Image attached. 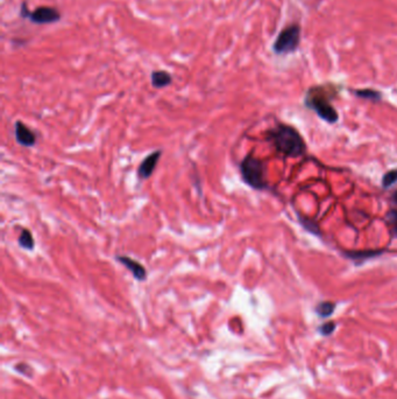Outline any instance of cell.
Segmentation results:
<instances>
[{"label":"cell","instance_id":"16","mask_svg":"<svg viewBox=\"0 0 397 399\" xmlns=\"http://www.w3.org/2000/svg\"><path fill=\"white\" fill-rule=\"evenodd\" d=\"M334 328H335V324L331 321V322H327V324L322 326L321 332H322V334H324V335H330V334L334 330Z\"/></svg>","mask_w":397,"mask_h":399},{"label":"cell","instance_id":"9","mask_svg":"<svg viewBox=\"0 0 397 399\" xmlns=\"http://www.w3.org/2000/svg\"><path fill=\"white\" fill-rule=\"evenodd\" d=\"M384 251V250H366V251H348L345 255L350 259L356 261H363L370 259V258L379 257Z\"/></svg>","mask_w":397,"mask_h":399},{"label":"cell","instance_id":"5","mask_svg":"<svg viewBox=\"0 0 397 399\" xmlns=\"http://www.w3.org/2000/svg\"><path fill=\"white\" fill-rule=\"evenodd\" d=\"M161 155H162V151L156 150L153 153H151L149 155L146 156V158L143 160V163H141L139 165V167H137V177H139V180L145 181L153 175L157 164H159Z\"/></svg>","mask_w":397,"mask_h":399},{"label":"cell","instance_id":"8","mask_svg":"<svg viewBox=\"0 0 397 399\" xmlns=\"http://www.w3.org/2000/svg\"><path fill=\"white\" fill-rule=\"evenodd\" d=\"M32 21L36 23H50L60 19V13L51 7H39L31 14Z\"/></svg>","mask_w":397,"mask_h":399},{"label":"cell","instance_id":"10","mask_svg":"<svg viewBox=\"0 0 397 399\" xmlns=\"http://www.w3.org/2000/svg\"><path fill=\"white\" fill-rule=\"evenodd\" d=\"M172 76H170L169 72L163 71V70H159V71H153L152 74V84L154 88L161 89L169 86L172 83Z\"/></svg>","mask_w":397,"mask_h":399},{"label":"cell","instance_id":"11","mask_svg":"<svg viewBox=\"0 0 397 399\" xmlns=\"http://www.w3.org/2000/svg\"><path fill=\"white\" fill-rule=\"evenodd\" d=\"M18 243L20 245V248L25 249V250H34L35 248V241L33 237V233L30 230V229H21V232H20L19 238H18Z\"/></svg>","mask_w":397,"mask_h":399},{"label":"cell","instance_id":"14","mask_svg":"<svg viewBox=\"0 0 397 399\" xmlns=\"http://www.w3.org/2000/svg\"><path fill=\"white\" fill-rule=\"evenodd\" d=\"M355 95L359 97L364 99H372V100H378L381 98V94L379 91L373 90V89H363V90L355 91Z\"/></svg>","mask_w":397,"mask_h":399},{"label":"cell","instance_id":"4","mask_svg":"<svg viewBox=\"0 0 397 399\" xmlns=\"http://www.w3.org/2000/svg\"><path fill=\"white\" fill-rule=\"evenodd\" d=\"M301 41V28L298 25H290L286 27L274 43V49L278 54L293 53L297 49Z\"/></svg>","mask_w":397,"mask_h":399},{"label":"cell","instance_id":"6","mask_svg":"<svg viewBox=\"0 0 397 399\" xmlns=\"http://www.w3.org/2000/svg\"><path fill=\"white\" fill-rule=\"evenodd\" d=\"M116 260L123 266H125V268L132 273V276L134 279L139 281H145L147 279V270H146L145 266L141 263H139L137 260L124 255L116 256Z\"/></svg>","mask_w":397,"mask_h":399},{"label":"cell","instance_id":"17","mask_svg":"<svg viewBox=\"0 0 397 399\" xmlns=\"http://www.w3.org/2000/svg\"><path fill=\"white\" fill-rule=\"evenodd\" d=\"M391 200H392V202H394L395 204H397V191L394 193V194H392Z\"/></svg>","mask_w":397,"mask_h":399},{"label":"cell","instance_id":"1","mask_svg":"<svg viewBox=\"0 0 397 399\" xmlns=\"http://www.w3.org/2000/svg\"><path fill=\"white\" fill-rule=\"evenodd\" d=\"M267 140L287 158H299L305 154V143L296 128L278 124L267 132Z\"/></svg>","mask_w":397,"mask_h":399},{"label":"cell","instance_id":"3","mask_svg":"<svg viewBox=\"0 0 397 399\" xmlns=\"http://www.w3.org/2000/svg\"><path fill=\"white\" fill-rule=\"evenodd\" d=\"M241 177L246 184L257 191L268 187L266 181V166L260 159L253 154H247L240 163Z\"/></svg>","mask_w":397,"mask_h":399},{"label":"cell","instance_id":"15","mask_svg":"<svg viewBox=\"0 0 397 399\" xmlns=\"http://www.w3.org/2000/svg\"><path fill=\"white\" fill-rule=\"evenodd\" d=\"M387 222L391 225L392 231H394L395 236L397 237V209H391L389 210L386 215Z\"/></svg>","mask_w":397,"mask_h":399},{"label":"cell","instance_id":"2","mask_svg":"<svg viewBox=\"0 0 397 399\" xmlns=\"http://www.w3.org/2000/svg\"><path fill=\"white\" fill-rule=\"evenodd\" d=\"M305 105L314 110L325 122L330 124L338 122V112L331 104V90H327L326 88H311L306 94Z\"/></svg>","mask_w":397,"mask_h":399},{"label":"cell","instance_id":"7","mask_svg":"<svg viewBox=\"0 0 397 399\" xmlns=\"http://www.w3.org/2000/svg\"><path fill=\"white\" fill-rule=\"evenodd\" d=\"M14 136L20 146L32 147L36 144L35 133L21 120H17L14 125Z\"/></svg>","mask_w":397,"mask_h":399},{"label":"cell","instance_id":"12","mask_svg":"<svg viewBox=\"0 0 397 399\" xmlns=\"http://www.w3.org/2000/svg\"><path fill=\"white\" fill-rule=\"evenodd\" d=\"M334 308H335V304H333V302L324 301V302H321V304L317 305V307H316V312H317L319 316L326 317V316H330L331 314L334 312Z\"/></svg>","mask_w":397,"mask_h":399},{"label":"cell","instance_id":"13","mask_svg":"<svg viewBox=\"0 0 397 399\" xmlns=\"http://www.w3.org/2000/svg\"><path fill=\"white\" fill-rule=\"evenodd\" d=\"M397 183V169H391L387 172L382 177V186L383 188H390L391 186Z\"/></svg>","mask_w":397,"mask_h":399}]
</instances>
